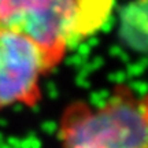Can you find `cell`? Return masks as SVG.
<instances>
[{
	"instance_id": "6da1fadb",
	"label": "cell",
	"mask_w": 148,
	"mask_h": 148,
	"mask_svg": "<svg viewBox=\"0 0 148 148\" xmlns=\"http://www.w3.org/2000/svg\"><path fill=\"white\" fill-rule=\"evenodd\" d=\"M112 5L114 0H0V27L30 38L56 69L70 48L104 26Z\"/></svg>"
},
{
	"instance_id": "7a4b0ae2",
	"label": "cell",
	"mask_w": 148,
	"mask_h": 148,
	"mask_svg": "<svg viewBox=\"0 0 148 148\" xmlns=\"http://www.w3.org/2000/svg\"><path fill=\"white\" fill-rule=\"evenodd\" d=\"M60 148H148V92L115 85L100 106L75 100L59 118Z\"/></svg>"
},
{
	"instance_id": "3957f363",
	"label": "cell",
	"mask_w": 148,
	"mask_h": 148,
	"mask_svg": "<svg viewBox=\"0 0 148 148\" xmlns=\"http://www.w3.org/2000/svg\"><path fill=\"white\" fill-rule=\"evenodd\" d=\"M55 69L36 42L0 27V112L34 107L42 97V79Z\"/></svg>"
},
{
	"instance_id": "277c9868",
	"label": "cell",
	"mask_w": 148,
	"mask_h": 148,
	"mask_svg": "<svg viewBox=\"0 0 148 148\" xmlns=\"http://www.w3.org/2000/svg\"><path fill=\"white\" fill-rule=\"evenodd\" d=\"M119 32L129 47L148 49V0H132L123 8Z\"/></svg>"
}]
</instances>
